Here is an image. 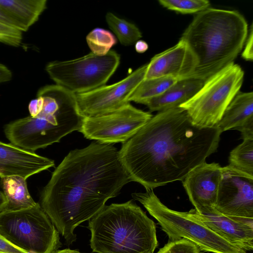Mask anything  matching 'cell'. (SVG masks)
Here are the masks:
<instances>
[{"instance_id": "6da1fadb", "label": "cell", "mask_w": 253, "mask_h": 253, "mask_svg": "<svg viewBox=\"0 0 253 253\" xmlns=\"http://www.w3.org/2000/svg\"><path fill=\"white\" fill-rule=\"evenodd\" d=\"M221 132L195 125L180 107L158 112L119 151L131 181L153 189L182 181L216 151Z\"/></svg>"}, {"instance_id": "7a4b0ae2", "label": "cell", "mask_w": 253, "mask_h": 253, "mask_svg": "<svg viewBox=\"0 0 253 253\" xmlns=\"http://www.w3.org/2000/svg\"><path fill=\"white\" fill-rule=\"evenodd\" d=\"M130 181L117 148L93 142L64 158L42 191L41 206L69 246L77 239L75 229Z\"/></svg>"}, {"instance_id": "3957f363", "label": "cell", "mask_w": 253, "mask_h": 253, "mask_svg": "<svg viewBox=\"0 0 253 253\" xmlns=\"http://www.w3.org/2000/svg\"><path fill=\"white\" fill-rule=\"evenodd\" d=\"M248 24L239 12L209 7L197 14L180 39L196 65L188 78L204 81L234 62L248 35Z\"/></svg>"}, {"instance_id": "277c9868", "label": "cell", "mask_w": 253, "mask_h": 253, "mask_svg": "<svg viewBox=\"0 0 253 253\" xmlns=\"http://www.w3.org/2000/svg\"><path fill=\"white\" fill-rule=\"evenodd\" d=\"M90 246L97 253H153L155 223L132 200L105 206L89 220Z\"/></svg>"}, {"instance_id": "5b68a950", "label": "cell", "mask_w": 253, "mask_h": 253, "mask_svg": "<svg viewBox=\"0 0 253 253\" xmlns=\"http://www.w3.org/2000/svg\"><path fill=\"white\" fill-rule=\"evenodd\" d=\"M80 114L74 93L56 112L42 109L35 117H27L6 125L4 133L11 144L33 152L58 142L67 134L80 129Z\"/></svg>"}, {"instance_id": "8992f818", "label": "cell", "mask_w": 253, "mask_h": 253, "mask_svg": "<svg viewBox=\"0 0 253 253\" xmlns=\"http://www.w3.org/2000/svg\"><path fill=\"white\" fill-rule=\"evenodd\" d=\"M157 221L168 236L169 241L185 238L194 243L200 250L213 253H247L230 244L187 212L175 211L163 204L153 189L132 194Z\"/></svg>"}, {"instance_id": "52a82bcc", "label": "cell", "mask_w": 253, "mask_h": 253, "mask_svg": "<svg viewBox=\"0 0 253 253\" xmlns=\"http://www.w3.org/2000/svg\"><path fill=\"white\" fill-rule=\"evenodd\" d=\"M244 77L242 68L233 62L208 78L194 96L179 107L186 111L195 125L215 127L239 92Z\"/></svg>"}, {"instance_id": "ba28073f", "label": "cell", "mask_w": 253, "mask_h": 253, "mask_svg": "<svg viewBox=\"0 0 253 253\" xmlns=\"http://www.w3.org/2000/svg\"><path fill=\"white\" fill-rule=\"evenodd\" d=\"M0 234L29 253H54L62 246L59 233L39 203L0 212Z\"/></svg>"}, {"instance_id": "9c48e42d", "label": "cell", "mask_w": 253, "mask_h": 253, "mask_svg": "<svg viewBox=\"0 0 253 253\" xmlns=\"http://www.w3.org/2000/svg\"><path fill=\"white\" fill-rule=\"evenodd\" d=\"M120 62V55L110 50L103 56L90 52L73 60L52 61L45 70L56 85L74 93H81L105 85Z\"/></svg>"}, {"instance_id": "30bf717a", "label": "cell", "mask_w": 253, "mask_h": 253, "mask_svg": "<svg viewBox=\"0 0 253 253\" xmlns=\"http://www.w3.org/2000/svg\"><path fill=\"white\" fill-rule=\"evenodd\" d=\"M152 116L150 112L137 109L129 103L110 113L84 117L79 131L86 138L99 143H124Z\"/></svg>"}, {"instance_id": "8fae6325", "label": "cell", "mask_w": 253, "mask_h": 253, "mask_svg": "<svg viewBox=\"0 0 253 253\" xmlns=\"http://www.w3.org/2000/svg\"><path fill=\"white\" fill-rule=\"evenodd\" d=\"M148 64L122 80L92 90L75 93L80 114L84 117L99 116L116 111L129 103V98L144 80Z\"/></svg>"}, {"instance_id": "7c38bea8", "label": "cell", "mask_w": 253, "mask_h": 253, "mask_svg": "<svg viewBox=\"0 0 253 253\" xmlns=\"http://www.w3.org/2000/svg\"><path fill=\"white\" fill-rule=\"evenodd\" d=\"M214 208L225 215L253 218V176L222 167Z\"/></svg>"}, {"instance_id": "4fadbf2b", "label": "cell", "mask_w": 253, "mask_h": 253, "mask_svg": "<svg viewBox=\"0 0 253 253\" xmlns=\"http://www.w3.org/2000/svg\"><path fill=\"white\" fill-rule=\"evenodd\" d=\"M187 212L230 244L246 251L253 250V218L225 215L214 207Z\"/></svg>"}, {"instance_id": "5bb4252c", "label": "cell", "mask_w": 253, "mask_h": 253, "mask_svg": "<svg viewBox=\"0 0 253 253\" xmlns=\"http://www.w3.org/2000/svg\"><path fill=\"white\" fill-rule=\"evenodd\" d=\"M221 170L222 167L218 164L205 162L192 170L182 180L197 212L206 207H214Z\"/></svg>"}, {"instance_id": "9a60e30c", "label": "cell", "mask_w": 253, "mask_h": 253, "mask_svg": "<svg viewBox=\"0 0 253 253\" xmlns=\"http://www.w3.org/2000/svg\"><path fill=\"white\" fill-rule=\"evenodd\" d=\"M196 62L186 44L182 41L155 55L148 64L144 80L165 77L178 80L188 78L193 72Z\"/></svg>"}, {"instance_id": "2e32d148", "label": "cell", "mask_w": 253, "mask_h": 253, "mask_svg": "<svg viewBox=\"0 0 253 253\" xmlns=\"http://www.w3.org/2000/svg\"><path fill=\"white\" fill-rule=\"evenodd\" d=\"M54 162L12 144L0 141V177H29L54 167Z\"/></svg>"}, {"instance_id": "e0dca14e", "label": "cell", "mask_w": 253, "mask_h": 253, "mask_svg": "<svg viewBox=\"0 0 253 253\" xmlns=\"http://www.w3.org/2000/svg\"><path fill=\"white\" fill-rule=\"evenodd\" d=\"M221 132L237 129L242 138L253 137V93L239 92L216 125Z\"/></svg>"}, {"instance_id": "ac0fdd59", "label": "cell", "mask_w": 253, "mask_h": 253, "mask_svg": "<svg viewBox=\"0 0 253 253\" xmlns=\"http://www.w3.org/2000/svg\"><path fill=\"white\" fill-rule=\"evenodd\" d=\"M205 81L194 78L178 80L163 93L146 104L150 112H162L179 107L190 100L200 90Z\"/></svg>"}, {"instance_id": "d6986e66", "label": "cell", "mask_w": 253, "mask_h": 253, "mask_svg": "<svg viewBox=\"0 0 253 253\" xmlns=\"http://www.w3.org/2000/svg\"><path fill=\"white\" fill-rule=\"evenodd\" d=\"M46 5V0H0V8L22 32L38 20Z\"/></svg>"}, {"instance_id": "ffe728a7", "label": "cell", "mask_w": 253, "mask_h": 253, "mask_svg": "<svg viewBox=\"0 0 253 253\" xmlns=\"http://www.w3.org/2000/svg\"><path fill=\"white\" fill-rule=\"evenodd\" d=\"M3 193L7 200L6 211H19L37 206L31 196L23 177L13 175L0 178Z\"/></svg>"}, {"instance_id": "44dd1931", "label": "cell", "mask_w": 253, "mask_h": 253, "mask_svg": "<svg viewBox=\"0 0 253 253\" xmlns=\"http://www.w3.org/2000/svg\"><path fill=\"white\" fill-rule=\"evenodd\" d=\"M178 80L171 77L144 80L131 94L129 101L145 105L150 100L163 93Z\"/></svg>"}, {"instance_id": "7402d4cb", "label": "cell", "mask_w": 253, "mask_h": 253, "mask_svg": "<svg viewBox=\"0 0 253 253\" xmlns=\"http://www.w3.org/2000/svg\"><path fill=\"white\" fill-rule=\"evenodd\" d=\"M105 18L109 28L122 44L130 45L141 38L140 31L134 24L120 18L110 12L106 14Z\"/></svg>"}, {"instance_id": "603a6c76", "label": "cell", "mask_w": 253, "mask_h": 253, "mask_svg": "<svg viewBox=\"0 0 253 253\" xmlns=\"http://www.w3.org/2000/svg\"><path fill=\"white\" fill-rule=\"evenodd\" d=\"M229 162V166L253 176V137L243 138L230 152Z\"/></svg>"}, {"instance_id": "cb8c5ba5", "label": "cell", "mask_w": 253, "mask_h": 253, "mask_svg": "<svg viewBox=\"0 0 253 253\" xmlns=\"http://www.w3.org/2000/svg\"><path fill=\"white\" fill-rule=\"evenodd\" d=\"M86 40L91 52L98 56L107 54L117 43L116 38L111 32L99 28L90 32Z\"/></svg>"}, {"instance_id": "d4e9b609", "label": "cell", "mask_w": 253, "mask_h": 253, "mask_svg": "<svg viewBox=\"0 0 253 253\" xmlns=\"http://www.w3.org/2000/svg\"><path fill=\"white\" fill-rule=\"evenodd\" d=\"M164 7L182 14L199 13L210 6L207 0H159Z\"/></svg>"}, {"instance_id": "484cf974", "label": "cell", "mask_w": 253, "mask_h": 253, "mask_svg": "<svg viewBox=\"0 0 253 253\" xmlns=\"http://www.w3.org/2000/svg\"><path fill=\"white\" fill-rule=\"evenodd\" d=\"M157 253H200V250L193 242L182 238L169 241Z\"/></svg>"}, {"instance_id": "4316f807", "label": "cell", "mask_w": 253, "mask_h": 253, "mask_svg": "<svg viewBox=\"0 0 253 253\" xmlns=\"http://www.w3.org/2000/svg\"><path fill=\"white\" fill-rule=\"evenodd\" d=\"M22 32L12 27L0 23V42L18 47L21 45Z\"/></svg>"}, {"instance_id": "83f0119b", "label": "cell", "mask_w": 253, "mask_h": 253, "mask_svg": "<svg viewBox=\"0 0 253 253\" xmlns=\"http://www.w3.org/2000/svg\"><path fill=\"white\" fill-rule=\"evenodd\" d=\"M0 253H29L16 247L0 234Z\"/></svg>"}, {"instance_id": "f1b7e54d", "label": "cell", "mask_w": 253, "mask_h": 253, "mask_svg": "<svg viewBox=\"0 0 253 253\" xmlns=\"http://www.w3.org/2000/svg\"><path fill=\"white\" fill-rule=\"evenodd\" d=\"M253 25H251L250 32L245 42V48L243 51L242 56L246 60L252 61L253 59Z\"/></svg>"}, {"instance_id": "f546056e", "label": "cell", "mask_w": 253, "mask_h": 253, "mask_svg": "<svg viewBox=\"0 0 253 253\" xmlns=\"http://www.w3.org/2000/svg\"><path fill=\"white\" fill-rule=\"evenodd\" d=\"M43 105V98L39 96L36 99L32 100L28 105L30 116L35 117L41 111Z\"/></svg>"}, {"instance_id": "4dcf8cb0", "label": "cell", "mask_w": 253, "mask_h": 253, "mask_svg": "<svg viewBox=\"0 0 253 253\" xmlns=\"http://www.w3.org/2000/svg\"><path fill=\"white\" fill-rule=\"evenodd\" d=\"M12 77L10 70L5 65L0 63V84L9 81Z\"/></svg>"}, {"instance_id": "1f68e13d", "label": "cell", "mask_w": 253, "mask_h": 253, "mask_svg": "<svg viewBox=\"0 0 253 253\" xmlns=\"http://www.w3.org/2000/svg\"><path fill=\"white\" fill-rule=\"evenodd\" d=\"M0 23L18 29L15 23L3 11V10L0 8Z\"/></svg>"}, {"instance_id": "d6a6232c", "label": "cell", "mask_w": 253, "mask_h": 253, "mask_svg": "<svg viewBox=\"0 0 253 253\" xmlns=\"http://www.w3.org/2000/svg\"><path fill=\"white\" fill-rule=\"evenodd\" d=\"M148 48V45L146 42L139 40L135 43V49L136 52L142 53L145 52Z\"/></svg>"}, {"instance_id": "836d02e7", "label": "cell", "mask_w": 253, "mask_h": 253, "mask_svg": "<svg viewBox=\"0 0 253 253\" xmlns=\"http://www.w3.org/2000/svg\"><path fill=\"white\" fill-rule=\"evenodd\" d=\"M7 205V200L3 193L0 191V212L4 211Z\"/></svg>"}, {"instance_id": "e575fe53", "label": "cell", "mask_w": 253, "mask_h": 253, "mask_svg": "<svg viewBox=\"0 0 253 253\" xmlns=\"http://www.w3.org/2000/svg\"><path fill=\"white\" fill-rule=\"evenodd\" d=\"M54 253H83L77 250H71L69 249H64L62 250H57Z\"/></svg>"}]
</instances>
